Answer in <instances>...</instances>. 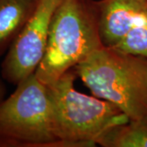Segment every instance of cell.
Segmentation results:
<instances>
[{"instance_id":"6da1fadb","label":"cell","mask_w":147,"mask_h":147,"mask_svg":"<svg viewBox=\"0 0 147 147\" xmlns=\"http://www.w3.org/2000/svg\"><path fill=\"white\" fill-rule=\"evenodd\" d=\"M104 47L96 0H61L55 11L47 49L35 75L49 85Z\"/></svg>"},{"instance_id":"7a4b0ae2","label":"cell","mask_w":147,"mask_h":147,"mask_svg":"<svg viewBox=\"0 0 147 147\" xmlns=\"http://www.w3.org/2000/svg\"><path fill=\"white\" fill-rule=\"evenodd\" d=\"M92 94L129 120L147 121V59L102 47L73 69Z\"/></svg>"},{"instance_id":"3957f363","label":"cell","mask_w":147,"mask_h":147,"mask_svg":"<svg viewBox=\"0 0 147 147\" xmlns=\"http://www.w3.org/2000/svg\"><path fill=\"white\" fill-rule=\"evenodd\" d=\"M77 75L71 69L47 85L52 98L61 147L95 146L113 127L129 121L116 105L76 90Z\"/></svg>"},{"instance_id":"277c9868","label":"cell","mask_w":147,"mask_h":147,"mask_svg":"<svg viewBox=\"0 0 147 147\" xmlns=\"http://www.w3.org/2000/svg\"><path fill=\"white\" fill-rule=\"evenodd\" d=\"M0 146L61 147L48 87L35 73L0 107Z\"/></svg>"},{"instance_id":"5b68a950","label":"cell","mask_w":147,"mask_h":147,"mask_svg":"<svg viewBox=\"0 0 147 147\" xmlns=\"http://www.w3.org/2000/svg\"><path fill=\"white\" fill-rule=\"evenodd\" d=\"M61 0H39L34 14L16 37L1 64V77L17 85L36 72L47 49L55 11Z\"/></svg>"},{"instance_id":"8992f818","label":"cell","mask_w":147,"mask_h":147,"mask_svg":"<svg viewBox=\"0 0 147 147\" xmlns=\"http://www.w3.org/2000/svg\"><path fill=\"white\" fill-rule=\"evenodd\" d=\"M100 32L105 47H115L147 9L146 0H99Z\"/></svg>"},{"instance_id":"52a82bcc","label":"cell","mask_w":147,"mask_h":147,"mask_svg":"<svg viewBox=\"0 0 147 147\" xmlns=\"http://www.w3.org/2000/svg\"><path fill=\"white\" fill-rule=\"evenodd\" d=\"M39 0H0V57L5 55L36 9Z\"/></svg>"},{"instance_id":"ba28073f","label":"cell","mask_w":147,"mask_h":147,"mask_svg":"<svg viewBox=\"0 0 147 147\" xmlns=\"http://www.w3.org/2000/svg\"><path fill=\"white\" fill-rule=\"evenodd\" d=\"M96 144L103 147H147V121L129 120L113 127Z\"/></svg>"},{"instance_id":"9c48e42d","label":"cell","mask_w":147,"mask_h":147,"mask_svg":"<svg viewBox=\"0 0 147 147\" xmlns=\"http://www.w3.org/2000/svg\"><path fill=\"white\" fill-rule=\"evenodd\" d=\"M115 48L147 59V9Z\"/></svg>"},{"instance_id":"30bf717a","label":"cell","mask_w":147,"mask_h":147,"mask_svg":"<svg viewBox=\"0 0 147 147\" xmlns=\"http://www.w3.org/2000/svg\"><path fill=\"white\" fill-rule=\"evenodd\" d=\"M6 86L4 84V80L1 77L0 78V107L3 104V100H5L6 95Z\"/></svg>"},{"instance_id":"8fae6325","label":"cell","mask_w":147,"mask_h":147,"mask_svg":"<svg viewBox=\"0 0 147 147\" xmlns=\"http://www.w3.org/2000/svg\"><path fill=\"white\" fill-rule=\"evenodd\" d=\"M146 1H147V0H146Z\"/></svg>"}]
</instances>
